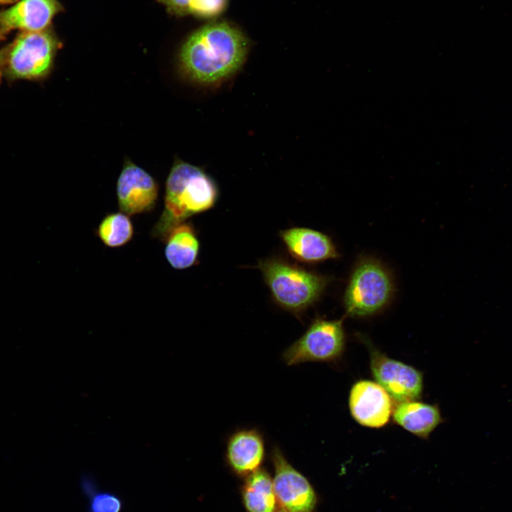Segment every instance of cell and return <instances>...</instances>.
Returning a JSON list of instances; mask_svg holds the SVG:
<instances>
[{
    "mask_svg": "<svg viewBox=\"0 0 512 512\" xmlns=\"http://www.w3.org/2000/svg\"><path fill=\"white\" fill-rule=\"evenodd\" d=\"M226 5L227 0H193L190 14L203 18L213 17L223 11Z\"/></svg>",
    "mask_w": 512,
    "mask_h": 512,
    "instance_id": "d6986e66",
    "label": "cell"
},
{
    "mask_svg": "<svg viewBox=\"0 0 512 512\" xmlns=\"http://www.w3.org/2000/svg\"><path fill=\"white\" fill-rule=\"evenodd\" d=\"M61 10L57 0H19L9 9L0 11V33L5 36L13 30H46Z\"/></svg>",
    "mask_w": 512,
    "mask_h": 512,
    "instance_id": "8fae6325",
    "label": "cell"
},
{
    "mask_svg": "<svg viewBox=\"0 0 512 512\" xmlns=\"http://www.w3.org/2000/svg\"><path fill=\"white\" fill-rule=\"evenodd\" d=\"M247 50V41L238 29L223 22L211 23L188 38L181 48L179 63L191 80L214 85L238 71Z\"/></svg>",
    "mask_w": 512,
    "mask_h": 512,
    "instance_id": "6da1fadb",
    "label": "cell"
},
{
    "mask_svg": "<svg viewBox=\"0 0 512 512\" xmlns=\"http://www.w3.org/2000/svg\"><path fill=\"white\" fill-rule=\"evenodd\" d=\"M348 408L358 424L375 429L385 426L393 411L390 395L378 383L370 380L353 383L349 392Z\"/></svg>",
    "mask_w": 512,
    "mask_h": 512,
    "instance_id": "9c48e42d",
    "label": "cell"
},
{
    "mask_svg": "<svg viewBox=\"0 0 512 512\" xmlns=\"http://www.w3.org/2000/svg\"><path fill=\"white\" fill-rule=\"evenodd\" d=\"M117 196L119 210L127 215L150 212L156 203L158 186L146 171L128 162L118 178Z\"/></svg>",
    "mask_w": 512,
    "mask_h": 512,
    "instance_id": "30bf717a",
    "label": "cell"
},
{
    "mask_svg": "<svg viewBox=\"0 0 512 512\" xmlns=\"http://www.w3.org/2000/svg\"><path fill=\"white\" fill-rule=\"evenodd\" d=\"M265 455V439L257 427L238 428L226 441L225 457L230 467L239 474L258 469Z\"/></svg>",
    "mask_w": 512,
    "mask_h": 512,
    "instance_id": "4fadbf2b",
    "label": "cell"
},
{
    "mask_svg": "<svg viewBox=\"0 0 512 512\" xmlns=\"http://www.w3.org/2000/svg\"><path fill=\"white\" fill-rule=\"evenodd\" d=\"M164 254L169 265L176 270H184L197 261L200 243L196 232L190 223L175 226L167 235Z\"/></svg>",
    "mask_w": 512,
    "mask_h": 512,
    "instance_id": "9a60e30c",
    "label": "cell"
},
{
    "mask_svg": "<svg viewBox=\"0 0 512 512\" xmlns=\"http://www.w3.org/2000/svg\"><path fill=\"white\" fill-rule=\"evenodd\" d=\"M243 501L249 512H274L277 498L273 482L265 470L250 473L243 489Z\"/></svg>",
    "mask_w": 512,
    "mask_h": 512,
    "instance_id": "2e32d148",
    "label": "cell"
},
{
    "mask_svg": "<svg viewBox=\"0 0 512 512\" xmlns=\"http://www.w3.org/2000/svg\"><path fill=\"white\" fill-rule=\"evenodd\" d=\"M87 512H122L124 501L117 494L98 489L89 498Z\"/></svg>",
    "mask_w": 512,
    "mask_h": 512,
    "instance_id": "ac0fdd59",
    "label": "cell"
},
{
    "mask_svg": "<svg viewBox=\"0 0 512 512\" xmlns=\"http://www.w3.org/2000/svg\"><path fill=\"white\" fill-rule=\"evenodd\" d=\"M2 70V53L1 50H0V74H1Z\"/></svg>",
    "mask_w": 512,
    "mask_h": 512,
    "instance_id": "603a6c76",
    "label": "cell"
},
{
    "mask_svg": "<svg viewBox=\"0 0 512 512\" xmlns=\"http://www.w3.org/2000/svg\"><path fill=\"white\" fill-rule=\"evenodd\" d=\"M165 5L171 14L184 16L190 14L191 6L193 0H158Z\"/></svg>",
    "mask_w": 512,
    "mask_h": 512,
    "instance_id": "ffe728a7",
    "label": "cell"
},
{
    "mask_svg": "<svg viewBox=\"0 0 512 512\" xmlns=\"http://www.w3.org/2000/svg\"><path fill=\"white\" fill-rule=\"evenodd\" d=\"M80 488L85 496L89 498L99 489L95 479L88 474H83L80 478Z\"/></svg>",
    "mask_w": 512,
    "mask_h": 512,
    "instance_id": "44dd1931",
    "label": "cell"
},
{
    "mask_svg": "<svg viewBox=\"0 0 512 512\" xmlns=\"http://www.w3.org/2000/svg\"><path fill=\"white\" fill-rule=\"evenodd\" d=\"M289 255L306 264H316L338 257L332 240L326 234L308 228L295 227L279 232Z\"/></svg>",
    "mask_w": 512,
    "mask_h": 512,
    "instance_id": "7c38bea8",
    "label": "cell"
},
{
    "mask_svg": "<svg viewBox=\"0 0 512 512\" xmlns=\"http://www.w3.org/2000/svg\"><path fill=\"white\" fill-rule=\"evenodd\" d=\"M279 512H287V511H279Z\"/></svg>",
    "mask_w": 512,
    "mask_h": 512,
    "instance_id": "d4e9b609",
    "label": "cell"
},
{
    "mask_svg": "<svg viewBox=\"0 0 512 512\" xmlns=\"http://www.w3.org/2000/svg\"><path fill=\"white\" fill-rule=\"evenodd\" d=\"M274 468L272 480L278 503L287 512H311L315 507V492L308 480L287 460L275 446L271 455Z\"/></svg>",
    "mask_w": 512,
    "mask_h": 512,
    "instance_id": "ba28073f",
    "label": "cell"
},
{
    "mask_svg": "<svg viewBox=\"0 0 512 512\" xmlns=\"http://www.w3.org/2000/svg\"><path fill=\"white\" fill-rule=\"evenodd\" d=\"M19 0H0V4H9L17 2Z\"/></svg>",
    "mask_w": 512,
    "mask_h": 512,
    "instance_id": "7402d4cb",
    "label": "cell"
},
{
    "mask_svg": "<svg viewBox=\"0 0 512 512\" xmlns=\"http://www.w3.org/2000/svg\"><path fill=\"white\" fill-rule=\"evenodd\" d=\"M258 268L274 302L300 318L324 294L330 278L278 257L259 262Z\"/></svg>",
    "mask_w": 512,
    "mask_h": 512,
    "instance_id": "3957f363",
    "label": "cell"
},
{
    "mask_svg": "<svg viewBox=\"0 0 512 512\" xmlns=\"http://www.w3.org/2000/svg\"><path fill=\"white\" fill-rule=\"evenodd\" d=\"M4 38V36L0 33V41L3 40Z\"/></svg>",
    "mask_w": 512,
    "mask_h": 512,
    "instance_id": "cb8c5ba5",
    "label": "cell"
},
{
    "mask_svg": "<svg viewBox=\"0 0 512 512\" xmlns=\"http://www.w3.org/2000/svg\"><path fill=\"white\" fill-rule=\"evenodd\" d=\"M392 417L398 426L421 439H427L443 422L437 405L418 400L398 402Z\"/></svg>",
    "mask_w": 512,
    "mask_h": 512,
    "instance_id": "5bb4252c",
    "label": "cell"
},
{
    "mask_svg": "<svg viewBox=\"0 0 512 512\" xmlns=\"http://www.w3.org/2000/svg\"><path fill=\"white\" fill-rule=\"evenodd\" d=\"M59 43L51 31H22L1 50V74L9 82L41 81L53 68Z\"/></svg>",
    "mask_w": 512,
    "mask_h": 512,
    "instance_id": "277c9868",
    "label": "cell"
},
{
    "mask_svg": "<svg viewBox=\"0 0 512 512\" xmlns=\"http://www.w3.org/2000/svg\"><path fill=\"white\" fill-rule=\"evenodd\" d=\"M97 234L106 246L118 247L132 240L134 227L129 215L122 212L112 213L102 220L97 227Z\"/></svg>",
    "mask_w": 512,
    "mask_h": 512,
    "instance_id": "e0dca14e",
    "label": "cell"
},
{
    "mask_svg": "<svg viewBox=\"0 0 512 512\" xmlns=\"http://www.w3.org/2000/svg\"><path fill=\"white\" fill-rule=\"evenodd\" d=\"M370 360L375 381L398 402L418 400L423 391V375L415 367L392 358L378 349L368 338L361 336Z\"/></svg>",
    "mask_w": 512,
    "mask_h": 512,
    "instance_id": "52a82bcc",
    "label": "cell"
},
{
    "mask_svg": "<svg viewBox=\"0 0 512 512\" xmlns=\"http://www.w3.org/2000/svg\"><path fill=\"white\" fill-rule=\"evenodd\" d=\"M218 196L215 183L203 170L176 161L166 179L164 209L151 230L152 238L164 242L175 226L212 208Z\"/></svg>",
    "mask_w": 512,
    "mask_h": 512,
    "instance_id": "7a4b0ae2",
    "label": "cell"
},
{
    "mask_svg": "<svg viewBox=\"0 0 512 512\" xmlns=\"http://www.w3.org/2000/svg\"><path fill=\"white\" fill-rule=\"evenodd\" d=\"M394 283L379 261L363 257L355 265L343 295L346 316L365 318L382 311L390 302Z\"/></svg>",
    "mask_w": 512,
    "mask_h": 512,
    "instance_id": "5b68a950",
    "label": "cell"
},
{
    "mask_svg": "<svg viewBox=\"0 0 512 512\" xmlns=\"http://www.w3.org/2000/svg\"><path fill=\"white\" fill-rule=\"evenodd\" d=\"M346 337L343 319L315 318L305 332L282 354L289 366L306 362L334 363L343 356Z\"/></svg>",
    "mask_w": 512,
    "mask_h": 512,
    "instance_id": "8992f818",
    "label": "cell"
}]
</instances>
